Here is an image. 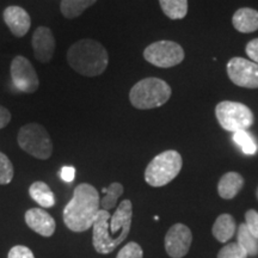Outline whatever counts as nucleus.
Instances as JSON below:
<instances>
[{"instance_id":"nucleus-1","label":"nucleus","mask_w":258,"mask_h":258,"mask_svg":"<svg viewBox=\"0 0 258 258\" xmlns=\"http://www.w3.org/2000/svg\"><path fill=\"white\" fill-rule=\"evenodd\" d=\"M133 206L129 200L120 203L114 215L99 209L92 225V244L98 253H110L123 241L131 231Z\"/></svg>"},{"instance_id":"nucleus-2","label":"nucleus","mask_w":258,"mask_h":258,"mask_svg":"<svg viewBox=\"0 0 258 258\" xmlns=\"http://www.w3.org/2000/svg\"><path fill=\"white\" fill-rule=\"evenodd\" d=\"M101 207V199L95 186L82 183L74 189L73 198L63 209V222L73 232L92 228Z\"/></svg>"},{"instance_id":"nucleus-3","label":"nucleus","mask_w":258,"mask_h":258,"mask_svg":"<svg viewBox=\"0 0 258 258\" xmlns=\"http://www.w3.org/2000/svg\"><path fill=\"white\" fill-rule=\"evenodd\" d=\"M67 61L77 73L85 77H97L104 73L109 56L108 51L98 41L85 38L70 47Z\"/></svg>"},{"instance_id":"nucleus-4","label":"nucleus","mask_w":258,"mask_h":258,"mask_svg":"<svg viewBox=\"0 0 258 258\" xmlns=\"http://www.w3.org/2000/svg\"><path fill=\"white\" fill-rule=\"evenodd\" d=\"M170 85L158 78H146L138 82L129 92V99L134 108L140 110L159 108L171 97Z\"/></svg>"},{"instance_id":"nucleus-5","label":"nucleus","mask_w":258,"mask_h":258,"mask_svg":"<svg viewBox=\"0 0 258 258\" xmlns=\"http://www.w3.org/2000/svg\"><path fill=\"white\" fill-rule=\"evenodd\" d=\"M182 165V157L177 151H165L154 157L148 164L145 171V179L151 186L156 188L166 185L178 176Z\"/></svg>"},{"instance_id":"nucleus-6","label":"nucleus","mask_w":258,"mask_h":258,"mask_svg":"<svg viewBox=\"0 0 258 258\" xmlns=\"http://www.w3.org/2000/svg\"><path fill=\"white\" fill-rule=\"evenodd\" d=\"M18 145L25 152L37 159L46 160L53 153V143L43 125L25 124L18 132Z\"/></svg>"},{"instance_id":"nucleus-7","label":"nucleus","mask_w":258,"mask_h":258,"mask_svg":"<svg viewBox=\"0 0 258 258\" xmlns=\"http://www.w3.org/2000/svg\"><path fill=\"white\" fill-rule=\"evenodd\" d=\"M219 124L225 131L235 132L246 131L253 123V114L249 106L243 103L224 101L220 102L215 108Z\"/></svg>"},{"instance_id":"nucleus-8","label":"nucleus","mask_w":258,"mask_h":258,"mask_svg":"<svg viewBox=\"0 0 258 258\" xmlns=\"http://www.w3.org/2000/svg\"><path fill=\"white\" fill-rule=\"evenodd\" d=\"M147 62L160 69H170L184 60V50L180 44L172 41H158L144 50Z\"/></svg>"},{"instance_id":"nucleus-9","label":"nucleus","mask_w":258,"mask_h":258,"mask_svg":"<svg viewBox=\"0 0 258 258\" xmlns=\"http://www.w3.org/2000/svg\"><path fill=\"white\" fill-rule=\"evenodd\" d=\"M231 82L245 89H258V63L243 57H232L227 62Z\"/></svg>"},{"instance_id":"nucleus-10","label":"nucleus","mask_w":258,"mask_h":258,"mask_svg":"<svg viewBox=\"0 0 258 258\" xmlns=\"http://www.w3.org/2000/svg\"><path fill=\"white\" fill-rule=\"evenodd\" d=\"M12 84L18 91L24 93H34L40 86L38 77L34 66L27 57L18 55L11 63Z\"/></svg>"},{"instance_id":"nucleus-11","label":"nucleus","mask_w":258,"mask_h":258,"mask_svg":"<svg viewBox=\"0 0 258 258\" xmlns=\"http://www.w3.org/2000/svg\"><path fill=\"white\" fill-rule=\"evenodd\" d=\"M191 241L192 234L188 226L183 224L173 225L165 235L166 252L172 258L184 257L188 253Z\"/></svg>"},{"instance_id":"nucleus-12","label":"nucleus","mask_w":258,"mask_h":258,"mask_svg":"<svg viewBox=\"0 0 258 258\" xmlns=\"http://www.w3.org/2000/svg\"><path fill=\"white\" fill-rule=\"evenodd\" d=\"M31 43L36 60L42 63L49 62L55 51V37L50 29L38 27L32 35Z\"/></svg>"},{"instance_id":"nucleus-13","label":"nucleus","mask_w":258,"mask_h":258,"mask_svg":"<svg viewBox=\"0 0 258 258\" xmlns=\"http://www.w3.org/2000/svg\"><path fill=\"white\" fill-rule=\"evenodd\" d=\"M25 222L42 237H51L55 232V220L42 208H31L25 213Z\"/></svg>"},{"instance_id":"nucleus-14","label":"nucleus","mask_w":258,"mask_h":258,"mask_svg":"<svg viewBox=\"0 0 258 258\" xmlns=\"http://www.w3.org/2000/svg\"><path fill=\"white\" fill-rule=\"evenodd\" d=\"M4 21L16 37H23L31 25L30 16L21 6H9L4 11Z\"/></svg>"},{"instance_id":"nucleus-15","label":"nucleus","mask_w":258,"mask_h":258,"mask_svg":"<svg viewBox=\"0 0 258 258\" xmlns=\"http://www.w3.org/2000/svg\"><path fill=\"white\" fill-rule=\"evenodd\" d=\"M232 23L237 31L250 34L258 30V11L250 8H243L235 11Z\"/></svg>"},{"instance_id":"nucleus-16","label":"nucleus","mask_w":258,"mask_h":258,"mask_svg":"<svg viewBox=\"0 0 258 258\" xmlns=\"http://www.w3.org/2000/svg\"><path fill=\"white\" fill-rule=\"evenodd\" d=\"M244 185V178L237 172H227L221 177L218 184V192L220 198L231 200L237 196Z\"/></svg>"},{"instance_id":"nucleus-17","label":"nucleus","mask_w":258,"mask_h":258,"mask_svg":"<svg viewBox=\"0 0 258 258\" xmlns=\"http://www.w3.org/2000/svg\"><path fill=\"white\" fill-rule=\"evenodd\" d=\"M237 230L235 221L230 214L219 215L213 225V234L220 243H226L233 237Z\"/></svg>"},{"instance_id":"nucleus-18","label":"nucleus","mask_w":258,"mask_h":258,"mask_svg":"<svg viewBox=\"0 0 258 258\" xmlns=\"http://www.w3.org/2000/svg\"><path fill=\"white\" fill-rule=\"evenodd\" d=\"M29 195L35 202H37L43 208H51L55 205L54 192L51 191L49 185H47L44 182L32 183L30 188H29Z\"/></svg>"},{"instance_id":"nucleus-19","label":"nucleus","mask_w":258,"mask_h":258,"mask_svg":"<svg viewBox=\"0 0 258 258\" xmlns=\"http://www.w3.org/2000/svg\"><path fill=\"white\" fill-rule=\"evenodd\" d=\"M237 244L244 249L247 256H256L258 253V239L251 233L245 224L239 225L237 233Z\"/></svg>"},{"instance_id":"nucleus-20","label":"nucleus","mask_w":258,"mask_h":258,"mask_svg":"<svg viewBox=\"0 0 258 258\" xmlns=\"http://www.w3.org/2000/svg\"><path fill=\"white\" fill-rule=\"evenodd\" d=\"M159 4L170 19H183L188 14V0H159Z\"/></svg>"},{"instance_id":"nucleus-21","label":"nucleus","mask_w":258,"mask_h":258,"mask_svg":"<svg viewBox=\"0 0 258 258\" xmlns=\"http://www.w3.org/2000/svg\"><path fill=\"white\" fill-rule=\"evenodd\" d=\"M96 2L97 0H62L60 6L61 12L69 19L77 18Z\"/></svg>"},{"instance_id":"nucleus-22","label":"nucleus","mask_w":258,"mask_h":258,"mask_svg":"<svg viewBox=\"0 0 258 258\" xmlns=\"http://www.w3.org/2000/svg\"><path fill=\"white\" fill-rule=\"evenodd\" d=\"M233 141L238 147H240L244 154L253 156V154L257 153L258 145L252 134H250L247 131L235 132V133H233Z\"/></svg>"},{"instance_id":"nucleus-23","label":"nucleus","mask_w":258,"mask_h":258,"mask_svg":"<svg viewBox=\"0 0 258 258\" xmlns=\"http://www.w3.org/2000/svg\"><path fill=\"white\" fill-rule=\"evenodd\" d=\"M124 188L121 183H111L108 188H103V192L105 194L104 198L101 200V209H104V211H110L116 206L117 203V200L120 196L123 194Z\"/></svg>"},{"instance_id":"nucleus-24","label":"nucleus","mask_w":258,"mask_h":258,"mask_svg":"<svg viewBox=\"0 0 258 258\" xmlns=\"http://www.w3.org/2000/svg\"><path fill=\"white\" fill-rule=\"evenodd\" d=\"M14 178V165L8 156L0 152V184H9Z\"/></svg>"},{"instance_id":"nucleus-25","label":"nucleus","mask_w":258,"mask_h":258,"mask_svg":"<svg viewBox=\"0 0 258 258\" xmlns=\"http://www.w3.org/2000/svg\"><path fill=\"white\" fill-rule=\"evenodd\" d=\"M247 253L237 243H231L219 251L218 258H247Z\"/></svg>"},{"instance_id":"nucleus-26","label":"nucleus","mask_w":258,"mask_h":258,"mask_svg":"<svg viewBox=\"0 0 258 258\" xmlns=\"http://www.w3.org/2000/svg\"><path fill=\"white\" fill-rule=\"evenodd\" d=\"M144 251L138 243L131 241L127 245H124L122 249L118 251L116 258H143Z\"/></svg>"},{"instance_id":"nucleus-27","label":"nucleus","mask_w":258,"mask_h":258,"mask_svg":"<svg viewBox=\"0 0 258 258\" xmlns=\"http://www.w3.org/2000/svg\"><path fill=\"white\" fill-rule=\"evenodd\" d=\"M245 225L247 226L249 231L258 239V212L250 209L245 213Z\"/></svg>"},{"instance_id":"nucleus-28","label":"nucleus","mask_w":258,"mask_h":258,"mask_svg":"<svg viewBox=\"0 0 258 258\" xmlns=\"http://www.w3.org/2000/svg\"><path fill=\"white\" fill-rule=\"evenodd\" d=\"M8 258H35L32 251L23 245H16L10 250Z\"/></svg>"},{"instance_id":"nucleus-29","label":"nucleus","mask_w":258,"mask_h":258,"mask_svg":"<svg viewBox=\"0 0 258 258\" xmlns=\"http://www.w3.org/2000/svg\"><path fill=\"white\" fill-rule=\"evenodd\" d=\"M246 54L251 61L258 63V38H254L246 44Z\"/></svg>"},{"instance_id":"nucleus-30","label":"nucleus","mask_w":258,"mask_h":258,"mask_svg":"<svg viewBox=\"0 0 258 258\" xmlns=\"http://www.w3.org/2000/svg\"><path fill=\"white\" fill-rule=\"evenodd\" d=\"M60 177L61 179L64 180V182L71 183L76 177V169L73 166H64L60 171Z\"/></svg>"},{"instance_id":"nucleus-31","label":"nucleus","mask_w":258,"mask_h":258,"mask_svg":"<svg viewBox=\"0 0 258 258\" xmlns=\"http://www.w3.org/2000/svg\"><path fill=\"white\" fill-rule=\"evenodd\" d=\"M11 121V112L5 106L0 105V129L6 127Z\"/></svg>"},{"instance_id":"nucleus-32","label":"nucleus","mask_w":258,"mask_h":258,"mask_svg":"<svg viewBox=\"0 0 258 258\" xmlns=\"http://www.w3.org/2000/svg\"><path fill=\"white\" fill-rule=\"evenodd\" d=\"M256 196H257V199H258V188H257V190H256Z\"/></svg>"}]
</instances>
